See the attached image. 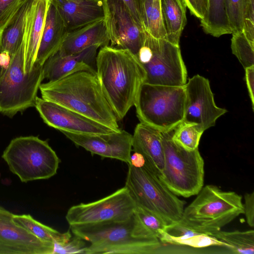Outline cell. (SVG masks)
Instances as JSON below:
<instances>
[{
    "instance_id": "5b68a950",
    "label": "cell",
    "mask_w": 254,
    "mask_h": 254,
    "mask_svg": "<svg viewBox=\"0 0 254 254\" xmlns=\"http://www.w3.org/2000/svg\"><path fill=\"white\" fill-rule=\"evenodd\" d=\"M24 52V33L23 41L8 64L0 67V113L9 117L34 107L44 80L43 66L34 65L25 72Z\"/></svg>"
},
{
    "instance_id": "1f68e13d",
    "label": "cell",
    "mask_w": 254,
    "mask_h": 254,
    "mask_svg": "<svg viewBox=\"0 0 254 254\" xmlns=\"http://www.w3.org/2000/svg\"><path fill=\"white\" fill-rule=\"evenodd\" d=\"M231 48L244 68L254 65V44L242 32L232 34Z\"/></svg>"
},
{
    "instance_id": "30bf717a",
    "label": "cell",
    "mask_w": 254,
    "mask_h": 254,
    "mask_svg": "<svg viewBox=\"0 0 254 254\" xmlns=\"http://www.w3.org/2000/svg\"><path fill=\"white\" fill-rule=\"evenodd\" d=\"M136 56L145 72L144 83L175 86L187 83V70L180 46L145 31L144 43Z\"/></svg>"
},
{
    "instance_id": "d590c367",
    "label": "cell",
    "mask_w": 254,
    "mask_h": 254,
    "mask_svg": "<svg viewBox=\"0 0 254 254\" xmlns=\"http://www.w3.org/2000/svg\"><path fill=\"white\" fill-rule=\"evenodd\" d=\"M21 0H0V31L18 8Z\"/></svg>"
},
{
    "instance_id": "ab89813d",
    "label": "cell",
    "mask_w": 254,
    "mask_h": 254,
    "mask_svg": "<svg viewBox=\"0 0 254 254\" xmlns=\"http://www.w3.org/2000/svg\"><path fill=\"white\" fill-rule=\"evenodd\" d=\"M245 80L252 103L254 109V65L245 68Z\"/></svg>"
},
{
    "instance_id": "e0dca14e",
    "label": "cell",
    "mask_w": 254,
    "mask_h": 254,
    "mask_svg": "<svg viewBox=\"0 0 254 254\" xmlns=\"http://www.w3.org/2000/svg\"><path fill=\"white\" fill-rule=\"evenodd\" d=\"M98 46L90 47L71 55H62L58 51L50 56L43 65L44 79L53 82L74 72L87 71L96 74V58Z\"/></svg>"
},
{
    "instance_id": "44dd1931",
    "label": "cell",
    "mask_w": 254,
    "mask_h": 254,
    "mask_svg": "<svg viewBox=\"0 0 254 254\" xmlns=\"http://www.w3.org/2000/svg\"><path fill=\"white\" fill-rule=\"evenodd\" d=\"M104 19L69 31L58 51L62 55L77 54L93 46L109 45Z\"/></svg>"
},
{
    "instance_id": "74e56055",
    "label": "cell",
    "mask_w": 254,
    "mask_h": 254,
    "mask_svg": "<svg viewBox=\"0 0 254 254\" xmlns=\"http://www.w3.org/2000/svg\"><path fill=\"white\" fill-rule=\"evenodd\" d=\"M127 7L135 21L143 28V0H122ZM144 29V28H143Z\"/></svg>"
},
{
    "instance_id": "4dcf8cb0",
    "label": "cell",
    "mask_w": 254,
    "mask_h": 254,
    "mask_svg": "<svg viewBox=\"0 0 254 254\" xmlns=\"http://www.w3.org/2000/svg\"><path fill=\"white\" fill-rule=\"evenodd\" d=\"M203 132L196 125L182 121L174 128L172 139L184 148L192 150L198 148Z\"/></svg>"
},
{
    "instance_id": "4316f807",
    "label": "cell",
    "mask_w": 254,
    "mask_h": 254,
    "mask_svg": "<svg viewBox=\"0 0 254 254\" xmlns=\"http://www.w3.org/2000/svg\"><path fill=\"white\" fill-rule=\"evenodd\" d=\"M12 220L17 225L44 242L64 243L69 241L72 237L69 230L61 233L36 220L29 214H13Z\"/></svg>"
},
{
    "instance_id": "d4e9b609",
    "label": "cell",
    "mask_w": 254,
    "mask_h": 254,
    "mask_svg": "<svg viewBox=\"0 0 254 254\" xmlns=\"http://www.w3.org/2000/svg\"><path fill=\"white\" fill-rule=\"evenodd\" d=\"M162 17L166 40L179 46L187 23V6L183 0H160Z\"/></svg>"
},
{
    "instance_id": "ba28073f",
    "label": "cell",
    "mask_w": 254,
    "mask_h": 254,
    "mask_svg": "<svg viewBox=\"0 0 254 254\" xmlns=\"http://www.w3.org/2000/svg\"><path fill=\"white\" fill-rule=\"evenodd\" d=\"M127 165L125 187L136 204L158 215L167 225L180 221L186 201L171 192L144 165Z\"/></svg>"
},
{
    "instance_id": "7a4b0ae2",
    "label": "cell",
    "mask_w": 254,
    "mask_h": 254,
    "mask_svg": "<svg viewBox=\"0 0 254 254\" xmlns=\"http://www.w3.org/2000/svg\"><path fill=\"white\" fill-rule=\"evenodd\" d=\"M42 98L79 113L115 131L118 119L106 99L97 75L87 71L41 83Z\"/></svg>"
},
{
    "instance_id": "277c9868",
    "label": "cell",
    "mask_w": 254,
    "mask_h": 254,
    "mask_svg": "<svg viewBox=\"0 0 254 254\" xmlns=\"http://www.w3.org/2000/svg\"><path fill=\"white\" fill-rule=\"evenodd\" d=\"M183 211L181 221L192 229L212 235L244 213L241 195L213 185L202 187Z\"/></svg>"
},
{
    "instance_id": "484cf974",
    "label": "cell",
    "mask_w": 254,
    "mask_h": 254,
    "mask_svg": "<svg viewBox=\"0 0 254 254\" xmlns=\"http://www.w3.org/2000/svg\"><path fill=\"white\" fill-rule=\"evenodd\" d=\"M226 0H208V8L200 26L205 33L215 37L232 34L227 16Z\"/></svg>"
},
{
    "instance_id": "4fadbf2b",
    "label": "cell",
    "mask_w": 254,
    "mask_h": 254,
    "mask_svg": "<svg viewBox=\"0 0 254 254\" xmlns=\"http://www.w3.org/2000/svg\"><path fill=\"white\" fill-rule=\"evenodd\" d=\"M186 104L183 122L196 125L204 131L215 126L216 120L227 112L215 104L209 80L199 74L185 85Z\"/></svg>"
},
{
    "instance_id": "2e32d148",
    "label": "cell",
    "mask_w": 254,
    "mask_h": 254,
    "mask_svg": "<svg viewBox=\"0 0 254 254\" xmlns=\"http://www.w3.org/2000/svg\"><path fill=\"white\" fill-rule=\"evenodd\" d=\"M0 206V254H53V243L43 241L17 225Z\"/></svg>"
},
{
    "instance_id": "603a6c76",
    "label": "cell",
    "mask_w": 254,
    "mask_h": 254,
    "mask_svg": "<svg viewBox=\"0 0 254 254\" xmlns=\"http://www.w3.org/2000/svg\"><path fill=\"white\" fill-rule=\"evenodd\" d=\"M161 242L176 246L203 248L210 246H221L227 248L225 244L214 237L197 232L179 221L167 225L161 232Z\"/></svg>"
},
{
    "instance_id": "e575fe53",
    "label": "cell",
    "mask_w": 254,
    "mask_h": 254,
    "mask_svg": "<svg viewBox=\"0 0 254 254\" xmlns=\"http://www.w3.org/2000/svg\"><path fill=\"white\" fill-rule=\"evenodd\" d=\"M242 32L254 44V0H247Z\"/></svg>"
},
{
    "instance_id": "9a60e30c",
    "label": "cell",
    "mask_w": 254,
    "mask_h": 254,
    "mask_svg": "<svg viewBox=\"0 0 254 254\" xmlns=\"http://www.w3.org/2000/svg\"><path fill=\"white\" fill-rule=\"evenodd\" d=\"M61 132L76 145L83 147L92 154L119 160L127 164L130 163L132 135L125 130L92 134Z\"/></svg>"
},
{
    "instance_id": "f546056e",
    "label": "cell",
    "mask_w": 254,
    "mask_h": 254,
    "mask_svg": "<svg viewBox=\"0 0 254 254\" xmlns=\"http://www.w3.org/2000/svg\"><path fill=\"white\" fill-rule=\"evenodd\" d=\"M143 11L144 30L155 38L166 40L160 0H143Z\"/></svg>"
},
{
    "instance_id": "3957f363",
    "label": "cell",
    "mask_w": 254,
    "mask_h": 254,
    "mask_svg": "<svg viewBox=\"0 0 254 254\" xmlns=\"http://www.w3.org/2000/svg\"><path fill=\"white\" fill-rule=\"evenodd\" d=\"M74 236L90 243L85 254H155L161 241L157 238L136 236L134 216L124 221L69 226Z\"/></svg>"
},
{
    "instance_id": "cb8c5ba5",
    "label": "cell",
    "mask_w": 254,
    "mask_h": 254,
    "mask_svg": "<svg viewBox=\"0 0 254 254\" xmlns=\"http://www.w3.org/2000/svg\"><path fill=\"white\" fill-rule=\"evenodd\" d=\"M32 1L21 0L17 9L0 31V53H6L11 57L22 43L26 13Z\"/></svg>"
},
{
    "instance_id": "d6986e66",
    "label": "cell",
    "mask_w": 254,
    "mask_h": 254,
    "mask_svg": "<svg viewBox=\"0 0 254 254\" xmlns=\"http://www.w3.org/2000/svg\"><path fill=\"white\" fill-rule=\"evenodd\" d=\"M71 31L104 19L103 0H50Z\"/></svg>"
},
{
    "instance_id": "7c38bea8",
    "label": "cell",
    "mask_w": 254,
    "mask_h": 254,
    "mask_svg": "<svg viewBox=\"0 0 254 254\" xmlns=\"http://www.w3.org/2000/svg\"><path fill=\"white\" fill-rule=\"evenodd\" d=\"M103 3L110 46L128 50L136 56L144 43L145 31L122 0H103Z\"/></svg>"
},
{
    "instance_id": "8992f818",
    "label": "cell",
    "mask_w": 254,
    "mask_h": 254,
    "mask_svg": "<svg viewBox=\"0 0 254 254\" xmlns=\"http://www.w3.org/2000/svg\"><path fill=\"white\" fill-rule=\"evenodd\" d=\"M173 129L161 131L164 166L158 178L177 196L189 197L203 186L204 162L198 148L187 150L173 140Z\"/></svg>"
},
{
    "instance_id": "b9f144b4",
    "label": "cell",
    "mask_w": 254,
    "mask_h": 254,
    "mask_svg": "<svg viewBox=\"0 0 254 254\" xmlns=\"http://www.w3.org/2000/svg\"></svg>"
},
{
    "instance_id": "5bb4252c",
    "label": "cell",
    "mask_w": 254,
    "mask_h": 254,
    "mask_svg": "<svg viewBox=\"0 0 254 254\" xmlns=\"http://www.w3.org/2000/svg\"><path fill=\"white\" fill-rule=\"evenodd\" d=\"M34 107L49 126L78 134H107L117 131L56 103L37 97Z\"/></svg>"
},
{
    "instance_id": "ffe728a7",
    "label": "cell",
    "mask_w": 254,
    "mask_h": 254,
    "mask_svg": "<svg viewBox=\"0 0 254 254\" xmlns=\"http://www.w3.org/2000/svg\"><path fill=\"white\" fill-rule=\"evenodd\" d=\"M50 0H32L26 13L24 26V71L34 64Z\"/></svg>"
},
{
    "instance_id": "9c48e42d",
    "label": "cell",
    "mask_w": 254,
    "mask_h": 254,
    "mask_svg": "<svg viewBox=\"0 0 254 254\" xmlns=\"http://www.w3.org/2000/svg\"><path fill=\"white\" fill-rule=\"evenodd\" d=\"M1 157L24 183L50 178L56 174L60 163L48 142L34 136L12 139Z\"/></svg>"
},
{
    "instance_id": "7402d4cb",
    "label": "cell",
    "mask_w": 254,
    "mask_h": 254,
    "mask_svg": "<svg viewBox=\"0 0 254 254\" xmlns=\"http://www.w3.org/2000/svg\"><path fill=\"white\" fill-rule=\"evenodd\" d=\"M67 32L63 19L50 1L34 65L43 66L59 50Z\"/></svg>"
},
{
    "instance_id": "60d3db41",
    "label": "cell",
    "mask_w": 254,
    "mask_h": 254,
    "mask_svg": "<svg viewBox=\"0 0 254 254\" xmlns=\"http://www.w3.org/2000/svg\"><path fill=\"white\" fill-rule=\"evenodd\" d=\"M134 167H140L144 165L145 161L141 154L138 152H134V153L130 156V163Z\"/></svg>"
},
{
    "instance_id": "f35d334b",
    "label": "cell",
    "mask_w": 254,
    "mask_h": 254,
    "mask_svg": "<svg viewBox=\"0 0 254 254\" xmlns=\"http://www.w3.org/2000/svg\"><path fill=\"white\" fill-rule=\"evenodd\" d=\"M244 210L247 222L251 227L254 226V191L244 195Z\"/></svg>"
},
{
    "instance_id": "83f0119b",
    "label": "cell",
    "mask_w": 254,
    "mask_h": 254,
    "mask_svg": "<svg viewBox=\"0 0 254 254\" xmlns=\"http://www.w3.org/2000/svg\"><path fill=\"white\" fill-rule=\"evenodd\" d=\"M133 216L135 232L139 237L159 239L167 225L158 215L137 205Z\"/></svg>"
},
{
    "instance_id": "52a82bcc",
    "label": "cell",
    "mask_w": 254,
    "mask_h": 254,
    "mask_svg": "<svg viewBox=\"0 0 254 254\" xmlns=\"http://www.w3.org/2000/svg\"><path fill=\"white\" fill-rule=\"evenodd\" d=\"M185 104V85H161L143 82L134 106L140 122L161 131H166L183 121Z\"/></svg>"
},
{
    "instance_id": "ac0fdd59",
    "label": "cell",
    "mask_w": 254,
    "mask_h": 254,
    "mask_svg": "<svg viewBox=\"0 0 254 254\" xmlns=\"http://www.w3.org/2000/svg\"><path fill=\"white\" fill-rule=\"evenodd\" d=\"M132 148L143 157L144 166L158 177L164 166V153L161 131L140 122L132 135Z\"/></svg>"
},
{
    "instance_id": "836d02e7",
    "label": "cell",
    "mask_w": 254,
    "mask_h": 254,
    "mask_svg": "<svg viewBox=\"0 0 254 254\" xmlns=\"http://www.w3.org/2000/svg\"><path fill=\"white\" fill-rule=\"evenodd\" d=\"M87 246L84 240L77 236L64 243H53V254H85Z\"/></svg>"
},
{
    "instance_id": "8d00e7d4",
    "label": "cell",
    "mask_w": 254,
    "mask_h": 254,
    "mask_svg": "<svg viewBox=\"0 0 254 254\" xmlns=\"http://www.w3.org/2000/svg\"><path fill=\"white\" fill-rule=\"evenodd\" d=\"M183 0L192 15L200 20L204 18L207 10L208 0Z\"/></svg>"
},
{
    "instance_id": "f1b7e54d",
    "label": "cell",
    "mask_w": 254,
    "mask_h": 254,
    "mask_svg": "<svg viewBox=\"0 0 254 254\" xmlns=\"http://www.w3.org/2000/svg\"><path fill=\"white\" fill-rule=\"evenodd\" d=\"M211 236L225 244L227 248L236 254H254V231H219Z\"/></svg>"
},
{
    "instance_id": "d6a6232c",
    "label": "cell",
    "mask_w": 254,
    "mask_h": 254,
    "mask_svg": "<svg viewBox=\"0 0 254 254\" xmlns=\"http://www.w3.org/2000/svg\"><path fill=\"white\" fill-rule=\"evenodd\" d=\"M247 0H226V10L232 34L242 32Z\"/></svg>"
},
{
    "instance_id": "6da1fadb",
    "label": "cell",
    "mask_w": 254,
    "mask_h": 254,
    "mask_svg": "<svg viewBox=\"0 0 254 254\" xmlns=\"http://www.w3.org/2000/svg\"><path fill=\"white\" fill-rule=\"evenodd\" d=\"M96 74L118 120L134 105L146 74L136 56L127 49L102 47L96 58Z\"/></svg>"
},
{
    "instance_id": "8fae6325",
    "label": "cell",
    "mask_w": 254,
    "mask_h": 254,
    "mask_svg": "<svg viewBox=\"0 0 254 254\" xmlns=\"http://www.w3.org/2000/svg\"><path fill=\"white\" fill-rule=\"evenodd\" d=\"M136 207L134 199L125 186L98 200L71 206L65 219L69 226L124 221L132 217Z\"/></svg>"
}]
</instances>
